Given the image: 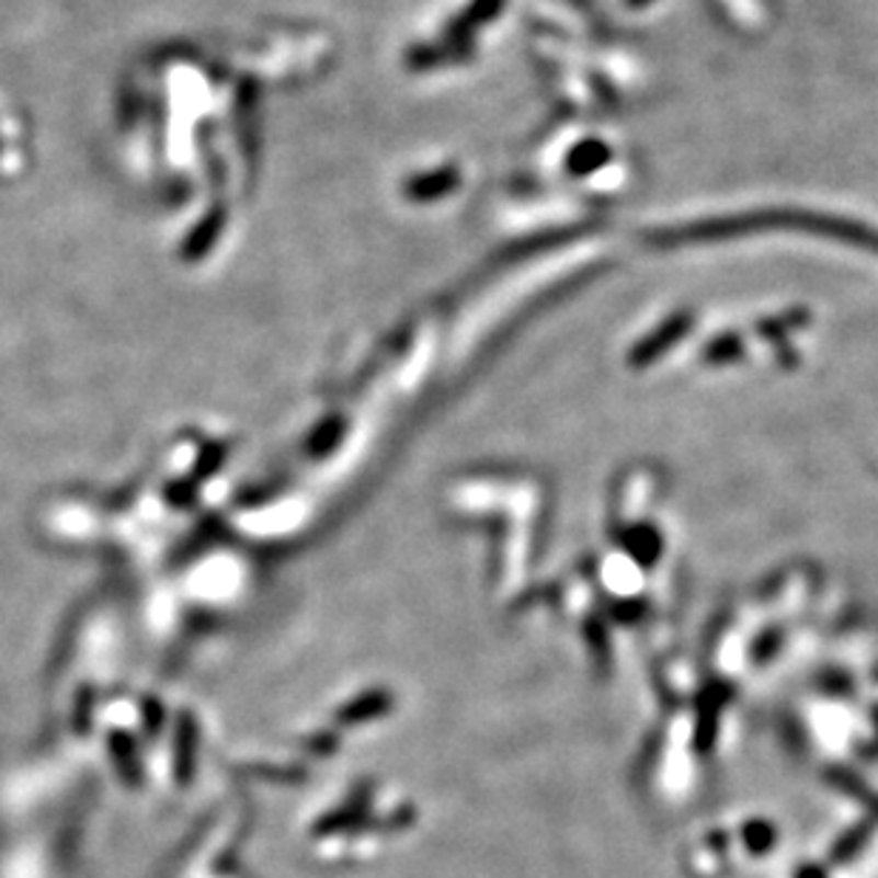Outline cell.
<instances>
[{"label":"cell","instance_id":"2","mask_svg":"<svg viewBox=\"0 0 878 878\" xmlns=\"http://www.w3.org/2000/svg\"><path fill=\"white\" fill-rule=\"evenodd\" d=\"M799 878H824L822 870H816V867H808V870H802V876Z\"/></svg>","mask_w":878,"mask_h":878},{"label":"cell","instance_id":"1","mask_svg":"<svg viewBox=\"0 0 878 878\" xmlns=\"http://www.w3.org/2000/svg\"><path fill=\"white\" fill-rule=\"evenodd\" d=\"M865 836H867V828H862V830H853L851 836H847V842H844V844H839V847H836V858H851L853 853H856L858 847H862V844H865Z\"/></svg>","mask_w":878,"mask_h":878}]
</instances>
